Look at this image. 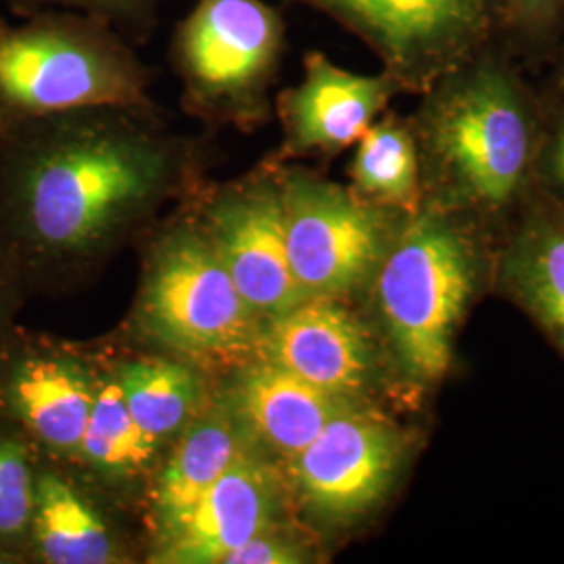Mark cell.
I'll use <instances>...</instances> for the list:
<instances>
[{
	"label": "cell",
	"mask_w": 564,
	"mask_h": 564,
	"mask_svg": "<svg viewBox=\"0 0 564 564\" xmlns=\"http://www.w3.org/2000/svg\"><path fill=\"white\" fill-rule=\"evenodd\" d=\"M212 149L158 105L0 126V265L23 295L63 289L205 184Z\"/></svg>",
	"instance_id": "obj_1"
},
{
	"label": "cell",
	"mask_w": 564,
	"mask_h": 564,
	"mask_svg": "<svg viewBox=\"0 0 564 564\" xmlns=\"http://www.w3.org/2000/svg\"><path fill=\"white\" fill-rule=\"evenodd\" d=\"M419 99L410 121L421 151L424 203L498 242L535 191L542 86L494 41Z\"/></svg>",
	"instance_id": "obj_2"
},
{
	"label": "cell",
	"mask_w": 564,
	"mask_h": 564,
	"mask_svg": "<svg viewBox=\"0 0 564 564\" xmlns=\"http://www.w3.org/2000/svg\"><path fill=\"white\" fill-rule=\"evenodd\" d=\"M496 241L424 203L410 214L362 300L400 410L421 416L458 360L475 307L494 289Z\"/></svg>",
	"instance_id": "obj_3"
},
{
	"label": "cell",
	"mask_w": 564,
	"mask_h": 564,
	"mask_svg": "<svg viewBox=\"0 0 564 564\" xmlns=\"http://www.w3.org/2000/svg\"><path fill=\"white\" fill-rule=\"evenodd\" d=\"M193 197L149 247L132 326L167 356L205 372H230L262 356L265 321L245 302L205 235Z\"/></svg>",
	"instance_id": "obj_4"
},
{
	"label": "cell",
	"mask_w": 564,
	"mask_h": 564,
	"mask_svg": "<svg viewBox=\"0 0 564 564\" xmlns=\"http://www.w3.org/2000/svg\"><path fill=\"white\" fill-rule=\"evenodd\" d=\"M151 67L111 23L46 9L0 15V126L102 105H155Z\"/></svg>",
	"instance_id": "obj_5"
},
{
	"label": "cell",
	"mask_w": 564,
	"mask_h": 564,
	"mask_svg": "<svg viewBox=\"0 0 564 564\" xmlns=\"http://www.w3.org/2000/svg\"><path fill=\"white\" fill-rule=\"evenodd\" d=\"M384 405H351L282 470L293 514L328 547L377 523L410 479L426 429Z\"/></svg>",
	"instance_id": "obj_6"
},
{
	"label": "cell",
	"mask_w": 564,
	"mask_h": 564,
	"mask_svg": "<svg viewBox=\"0 0 564 564\" xmlns=\"http://www.w3.org/2000/svg\"><path fill=\"white\" fill-rule=\"evenodd\" d=\"M286 42L282 9L270 0H195L167 46L182 109L214 128H262Z\"/></svg>",
	"instance_id": "obj_7"
},
{
	"label": "cell",
	"mask_w": 564,
	"mask_h": 564,
	"mask_svg": "<svg viewBox=\"0 0 564 564\" xmlns=\"http://www.w3.org/2000/svg\"><path fill=\"white\" fill-rule=\"evenodd\" d=\"M274 163L289 263L303 295L360 302L410 214L362 202L303 163Z\"/></svg>",
	"instance_id": "obj_8"
},
{
	"label": "cell",
	"mask_w": 564,
	"mask_h": 564,
	"mask_svg": "<svg viewBox=\"0 0 564 564\" xmlns=\"http://www.w3.org/2000/svg\"><path fill=\"white\" fill-rule=\"evenodd\" d=\"M364 42L403 95L424 90L496 41L491 0H282Z\"/></svg>",
	"instance_id": "obj_9"
},
{
	"label": "cell",
	"mask_w": 564,
	"mask_h": 564,
	"mask_svg": "<svg viewBox=\"0 0 564 564\" xmlns=\"http://www.w3.org/2000/svg\"><path fill=\"white\" fill-rule=\"evenodd\" d=\"M193 207L245 302L265 323L307 300L289 263L281 181L270 158L239 178L205 182Z\"/></svg>",
	"instance_id": "obj_10"
},
{
	"label": "cell",
	"mask_w": 564,
	"mask_h": 564,
	"mask_svg": "<svg viewBox=\"0 0 564 564\" xmlns=\"http://www.w3.org/2000/svg\"><path fill=\"white\" fill-rule=\"evenodd\" d=\"M102 366L76 343L11 326L0 343V414L46 458L74 463Z\"/></svg>",
	"instance_id": "obj_11"
},
{
	"label": "cell",
	"mask_w": 564,
	"mask_h": 564,
	"mask_svg": "<svg viewBox=\"0 0 564 564\" xmlns=\"http://www.w3.org/2000/svg\"><path fill=\"white\" fill-rule=\"evenodd\" d=\"M262 356L347 402L402 412L381 345L358 303L303 300L265 323Z\"/></svg>",
	"instance_id": "obj_12"
},
{
	"label": "cell",
	"mask_w": 564,
	"mask_h": 564,
	"mask_svg": "<svg viewBox=\"0 0 564 564\" xmlns=\"http://www.w3.org/2000/svg\"><path fill=\"white\" fill-rule=\"evenodd\" d=\"M302 67V80L282 88L272 102L282 132L279 149L268 155L274 162L341 155L403 95L383 69L356 74L316 48L303 55Z\"/></svg>",
	"instance_id": "obj_13"
},
{
	"label": "cell",
	"mask_w": 564,
	"mask_h": 564,
	"mask_svg": "<svg viewBox=\"0 0 564 564\" xmlns=\"http://www.w3.org/2000/svg\"><path fill=\"white\" fill-rule=\"evenodd\" d=\"M286 519L295 514L281 468L251 449L151 542L147 563L224 564L265 527Z\"/></svg>",
	"instance_id": "obj_14"
},
{
	"label": "cell",
	"mask_w": 564,
	"mask_h": 564,
	"mask_svg": "<svg viewBox=\"0 0 564 564\" xmlns=\"http://www.w3.org/2000/svg\"><path fill=\"white\" fill-rule=\"evenodd\" d=\"M224 400L241 424L251 447L270 463L284 468L312 444L326 424L351 405L265 356L228 372Z\"/></svg>",
	"instance_id": "obj_15"
},
{
	"label": "cell",
	"mask_w": 564,
	"mask_h": 564,
	"mask_svg": "<svg viewBox=\"0 0 564 564\" xmlns=\"http://www.w3.org/2000/svg\"><path fill=\"white\" fill-rule=\"evenodd\" d=\"M491 295L517 307L564 362V207L538 188L496 242Z\"/></svg>",
	"instance_id": "obj_16"
},
{
	"label": "cell",
	"mask_w": 564,
	"mask_h": 564,
	"mask_svg": "<svg viewBox=\"0 0 564 564\" xmlns=\"http://www.w3.org/2000/svg\"><path fill=\"white\" fill-rule=\"evenodd\" d=\"M128 540L69 463L39 454L28 558L39 564L132 563Z\"/></svg>",
	"instance_id": "obj_17"
},
{
	"label": "cell",
	"mask_w": 564,
	"mask_h": 564,
	"mask_svg": "<svg viewBox=\"0 0 564 564\" xmlns=\"http://www.w3.org/2000/svg\"><path fill=\"white\" fill-rule=\"evenodd\" d=\"M253 447L223 393L212 400L167 447L144 494L151 542L195 506L224 473Z\"/></svg>",
	"instance_id": "obj_18"
},
{
	"label": "cell",
	"mask_w": 564,
	"mask_h": 564,
	"mask_svg": "<svg viewBox=\"0 0 564 564\" xmlns=\"http://www.w3.org/2000/svg\"><path fill=\"white\" fill-rule=\"evenodd\" d=\"M165 452L167 447L132 419L111 364L102 366L99 391L72 464L111 496L144 498Z\"/></svg>",
	"instance_id": "obj_19"
},
{
	"label": "cell",
	"mask_w": 564,
	"mask_h": 564,
	"mask_svg": "<svg viewBox=\"0 0 564 564\" xmlns=\"http://www.w3.org/2000/svg\"><path fill=\"white\" fill-rule=\"evenodd\" d=\"M132 419L170 447L212 400L207 372L174 356H139L111 364Z\"/></svg>",
	"instance_id": "obj_20"
},
{
	"label": "cell",
	"mask_w": 564,
	"mask_h": 564,
	"mask_svg": "<svg viewBox=\"0 0 564 564\" xmlns=\"http://www.w3.org/2000/svg\"><path fill=\"white\" fill-rule=\"evenodd\" d=\"M351 149L347 186L358 199L405 214L423 205V165L410 116L387 109Z\"/></svg>",
	"instance_id": "obj_21"
},
{
	"label": "cell",
	"mask_w": 564,
	"mask_h": 564,
	"mask_svg": "<svg viewBox=\"0 0 564 564\" xmlns=\"http://www.w3.org/2000/svg\"><path fill=\"white\" fill-rule=\"evenodd\" d=\"M39 454L20 426L0 414V547L18 552L28 563Z\"/></svg>",
	"instance_id": "obj_22"
},
{
	"label": "cell",
	"mask_w": 564,
	"mask_h": 564,
	"mask_svg": "<svg viewBox=\"0 0 564 564\" xmlns=\"http://www.w3.org/2000/svg\"><path fill=\"white\" fill-rule=\"evenodd\" d=\"M496 42L531 69H545L564 34V0H491Z\"/></svg>",
	"instance_id": "obj_23"
},
{
	"label": "cell",
	"mask_w": 564,
	"mask_h": 564,
	"mask_svg": "<svg viewBox=\"0 0 564 564\" xmlns=\"http://www.w3.org/2000/svg\"><path fill=\"white\" fill-rule=\"evenodd\" d=\"M13 18H25L46 9L76 11L111 23L141 48L155 34L162 0H2Z\"/></svg>",
	"instance_id": "obj_24"
},
{
	"label": "cell",
	"mask_w": 564,
	"mask_h": 564,
	"mask_svg": "<svg viewBox=\"0 0 564 564\" xmlns=\"http://www.w3.org/2000/svg\"><path fill=\"white\" fill-rule=\"evenodd\" d=\"M330 547L297 519L270 524L226 556L224 564L326 563Z\"/></svg>",
	"instance_id": "obj_25"
},
{
	"label": "cell",
	"mask_w": 564,
	"mask_h": 564,
	"mask_svg": "<svg viewBox=\"0 0 564 564\" xmlns=\"http://www.w3.org/2000/svg\"><path fill=\"white\" fill-rule=\"evenodd\" d=\"M542 86V130L535 158V188L564 207V88Z\"/></svg>",
	"instance_id": "obj_26"
},
{
	"label": "cell",
	"mask_w": 564,
	"mask_h": 564,
	"mask_svg": "<svg viewBox=\"0 0 564 564\" xmlns=\"http://www.w3.org/2000/svg\"><path fill=\"white\" fill-rule=\"evenodd\" d=\"M23 302H25V295L13 282L0 281V343L11 330L13 318Z\"/></svg>",
	"instance_id": "obj_27"
},
{
	"label": "cell",
	"mask_w": 564,
	"mask_h": 564,
	"mask_svg": "<svg viewBox=\"0 0 564 564\" xmlns=\"http://www.w3.org/2000/svg\"><path fill=\"white\" fill-rule=\"evenodd\" d=\"M545 72H547V76H545L544 84L556 86V88H564V34L563 41L558 44L552 61L547 63Z\"/></svg>",
	"instance_id": "obj_28"
},
{
	"label": "cell",
	"mask_w": 564,
	"mask_h": 564,
	"mask_svg": "<svg viewBox=\"0 0 564 564\" xmlns=\"http://www.w3.org/2000/svg\"><path fill=\"white\" fill-rule=\"evenodd\" d=\"M0 564H28V561L18 554V552H11V550H2L0 547Z\"/></svg>",
	"instance_id": "obj_29"
},
{
	"label": "cell",
	"mask_w": 564,
	"mask_h": 564,
	"mask_svg": "<svg viewBox=\"0 0 564 564\" xmlns=\"http://www.w3.org/2000/svg\"><path fill=\"white\" fill-rule=\"evenodd\" d=\"M0 281H7V279H4V274H2V265H0Z\"/></svg>",
	"instance_id": "obj_30"
}]
</instances>
